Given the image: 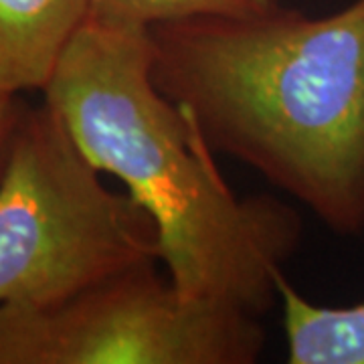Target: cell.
<instances>
[{"instance_id":"6da1fadb","label":"cell","mask_w":364,"mask_h":364,"mask_svg":"<svg viewBox=\"0 0 364 364\" xmlns=\"http://www.w3.org/2000/svg\"><path fill=\"white\" fill-rule=\"evenodd\" d=\"M152 79L227 154L340 235L364 231V0L150 26Z\"/></svg>"},{"instance_id":"7a4b0ae2","label":"cell","mask_w":364,"mask_h":364,"mask_svg":"<svg viewBox=\"0 0 364 364\" xmlns=\"http://www.w3.org/2000/svg\"><path fill=\"white\" fill-rule=\"evenodd\" d=\"M79 150L152 217L160 261L186 299L261 316L298 247V213L273 196H239L188 109L152 79L150 28L87 14L43 87Z\"/></svg>"},{"instance_id":"3957f363","label":"cell","mask_w":364,"mask_h":364,"mask_svg":"<svg viewBox=\"0 0 364 364\" xmlns=\"http://www.w3.org/2000/svg\"><path fill=\"white\" fill-rule=\"evenodd\" d=\"M158 261L152 217L105 186L49 105H26L0 176V308L57 304Z\"/></svg>"},{"instance_id":"277c9868","label":"cell","mask_w":364,"mask_h":364,"mask_svg":"<svg viewBox=\"0 0 364 364\" xmlns=\"http://www.w3.org/2000/svg\"><path fill=\"white\" fill-rule=\"evenodd\" d=\"M259 316L186 299L144 263L49 306L0 308V364H251Z\"/></svg>"},{"instance_id":"5b68a950","label":"cell","mask_w":364,"mask_h":364,"mask_svg":"<svg viewBox=\"0 0 364 364\" xmlns=\"http://www.w3.org/2000/svg\"><path fill=\"white\" fill-rule=\"evenodd\" d=\"M91 0H0V95L43 91Z\"/></svg>"},{"instance_id":"8992f818","label":"cell","mask_w":364,"mask_h":364,"mask_svg":"<svg viewBox=\"0 0 364 364\" xmlns=\"http://www.w3.org/2000/svg\"><path fill=\"white\" fill-rule=\"evenodd\" d=\"M284 312L289 364H364V304L348 308L316 306L287 282L275 279Z\"/></svg>"},{"instance_id":"52a82bcc","label":"cell","mask_w":364,"mask_h":364,"mask_svg":"<svg viewBox=\"0 0 364 364\" xmlns=\"http://www.w3.org/2000/svg\"><path fill=\"white\" fill-rule=\"evenodd\" d=\"M272 4L275 0H91L90 16L107 25L150 28L193 16L251 14Z\"/></svg>"},{"instance_id":"ba28073f","label":"cell","mask_w":364,"mask_h":364,"mask_svg":"<svg viewBox=\"0 0 364 364\" xmlns=\"http://www.w3.org/2000/svg\"><path fill=\"white\" fill-rule=\"evenodd\" d=\"M25 107L26 104L21 100V95H0V176Z\"/></svg>"}]
</instances>
